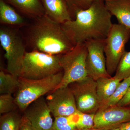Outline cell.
<instances>
[{
    "label": "cell",
    "mask_w": 130,
    "mask_h": 130,
    "mask_svg": "<svg viewBox=\"0 0 130 130\" xmlns=\"http://www.w3.org/2000/svg\"><path fill=\"white\" fill-rule=\"evenodd\" d=\"M103 1L94 2L88 9L77 13L75 19L61 26L73 44L106 38L113 24Z\"/></svg>",
    "instance_id": "obj_1"
},
{
    "label": "cell",
    "mask_w": 130,
    "mask_h": 130,
    "mask_svg": "<svg viewBox=\"0 0 130 130\" xmlns=\"http://www.w3.org/2000/svg\"><path fill=\"white\" fill-rule=\"evenodd\" d=\"M26 42L32 50L51 55L63 54L74 47L63 30L61 24L45 14L35 19L30 26Z\"/></svg>",
    "instance_id": "obj_2"
},
{
    "label": "cell",
    "mask_w": 130,
    "mask_h": 130,
    "mask_svg": "<svg viewBox=\"0 0 130 130\" xmlns=\"http://www.w3.org/2000/svg\"><path fill=\"white\" fill-rule=\"evenodd\" d=\"M63 71L43 79H29L19 77V86L14 94L18 108L24 112L31 103L55 89L60 83Z\"/></svg>",
    "instance_id": "obj_3"
},
{
    "label": "cell",
    "mask_w": 130,
    "mask_h": 130,
    "mask_svg": "<svg viewBox=\"0 0 130 130\" xmlns=\"http://www.w3.org/2000/svg\"><path fill=\"white\" fill-rule=\"evenodd\" d=\"M32 50L26 52L21 64L19 77L29 79H43L63 71L60 56Z\"/></svg>",
    "instance_id": "obj_4"
},
{
    "label": "cell",
    "mask_w": 130,
    "mask_h": 130,
    "mask_svg": "<svg viewBox=\"0 0 130 130\" xmlns=\"http://www.w3.org/2000/svg\"><path fill=\"white\" fill-rule=\"evenodd\" d=\"M87 54L86 45L83 43L76 44L71 50L61 55L60 61L63 76L56 88L68 86L72 83L88 77L86 67Z\"/></svg>",
    "instance_id": "obj_5"
},
{
    "label": "cell",
    "mask_w": 130,
    "mask_h": 130,
    "mask_svg": "<svg viewBox=\"0 0 130 130\" xmlns=\"http://www.w3.org/2000/svg\"><path fill=\"white\" fill-rule=\"evenodd\" d=\"M0 42L5 50L7 70L19 77L21 64L26 51L22 37L16 29L2 27L0 29Z\"/></svg>",
    "instance_id": "obj_6"
},
{
    "label": "cell",
    "mask_w": 130,
    "mask_h": 130,
    "mask_svg": "<svg viewBox=\"0 0 130 130\" xmlns=\"http://www.w3.org/2000/svg\"><path fill=\"white\" fill-rule=\"evenodd\" d=\"M130 38L129 29L119 24H113L106 39L104 48L107 71L111 76L116 72Z\"/></svg>",
    "instance_id": "obj_7"
},
{
    "label": "cell",
    "mask_w": 130,
    "mask_h": 130,
    "mask_svg": "<svg viewBox=\"0 0 130 130\" xmlns=\"http://www.w3.org/2000/svg\"><path fill=\"white\" fill-rule=\"evenodd\" d=\"M68 86L74 96L78 111L84 113H96L101 107L96 81L88 76Z\"/></svg>",
    "instance_id": "obj_8"
},
{
    "label": "cell",
    "mask_w": 130,
    "mask_h": 130,
    "mask_svg": "<svg viewBox=\"0 0 130 130\" xmlns=\"http://www.w3.org/2000/svg\"><path fill=\"white\" fill-rule=\"evenodd\" d=\"M88 54L86 67L88 76L96 81L102 77H112L107 71L104 48L106 39L91 40L85 43Z\"/></svg>",
    "instance_id": "obj_9"
},
{
    "label": "cell",
    "mask_w": 130,
    "mask_h": 130,
    "mask_svg": "<svg viewBox=\"0 0 130 130\" xmlns=\"http://www.w3.org/2000/svg\"><path fill=\"white\" fill-rule=\"evenodd\" d=\"M46 100L54 118L70 116L77 111L74 96L68 86L55 89L48 93Z\"/></svg>",
    "instance_id": "obj_10"
},
{
    "label": "cell",
    "mask_w": 130,
    "mask_h": 130,
    "mask_svg": "<svg viewBox=\"0 0 130 130\" xmlns=\"http://www.w3.org/2000/svg\"><path fill=\"white\" fill-rule=\"evenodd\" d=\"M130 121V107L116 106L101 108L95 115L93 128L109 130Z\"/></svg>",
    "instance_id": "obj_11"
},
{
    "label": "cell",
    "mask_w": 130,
    "mask_h": 130,
    "mask_svg": "<svg viewBox=\"0 0 130 130\" xmlns=\"http://www.w3.org/2000/svg\"><path fill=\"white\" fill-rule=\"evenodd\" d=\"M33 130H51L54 120L46 98L43 96L29 105L24 112Z\"/></svg>",
    "instance_id": "obj_12"
},
{
    "label": "cell",
    "mask_w": 130,
    "mask_h": 130,
    "mask_svg": "<svg viewBox=\"0 0 130 130\" xmlns=\"http://www.w3.org/2000/svg\"><path fill=\"white\" fill-rule=\"evenodd\" d=\"M46 15L58 23L63 24L73 20L65 0H41Z\"/></svg>",
    "instance_id": "obj_13"
},
{
    "label": "cell",
    "mask_w": 130,
    "mask_h": 130,
    "mask_svg": "<svg viewBox=\"0 0 130 130\" xmlns=\"http://www.w3.org/2000/svg\"><path fill=\"white\" fill-rule=\"evenodd\" d=\"M19 12L26 17L35 19L45 14L41 0H5Z\"/></svg>",
    "instance_id": "obj_14"
},
{
    "label": "cell",
    "mask_w": 130,
    "mask_h": 130,
    "mask_svg": "<svg viewBox=\"0 0 130 130\" xmlns=\"http://www.w3.org/2000/svg\"><path fill=\"white\" fill-rule=\"evenodd\" d=\"M105 5L118 24L130 29V0H110L105 1Z\"/></svg>",
    "instance_id": "obj_15"
},
{
    "label": "cell",
    "mask_w": 130,
    "mask_h": 130,
    "mask_svg": "<svg viewBox=\"0 0 130 130\" xmlns=\"http://www.w3.org/2000/svg\"><path fill=\"white\" fill-rule=\"evenodd\" d=\"M121 81L114 77H102L96 80L98 95L101 105L100 108L112 95Z\"/></svg>",
    "instance_id": "obj_16"
},
{
    "label": "cell",
    "mask_w": 130,
    "mask_h": 130,
    "mask_svg": "<svg viewBox=\"0 0 130 130\" xmlns=\"http://www.w3.org/2000/svg\"><path fill=\"white\" fill-rule=\"evenodd\" d=\"M0 23L2 24L16 27L25 25L26 22L13 7L5 0H0Z\"/></svg>",
    "instance_id": "obj_17"
},
{
    "label": "cell",
    "mask_w": 130,
    "mask_h": 130,
    "mask_svg": "<svg viewBox=\"0 0 130 130\" xmlns=\"http://www.w3.org/2000/svg\"><path fill=\"white\" fill-rule=\"evenodd\" d=\"M19 86V77L11 73H7L3 71L0 72V94L1 95L15 94Z\"/></svg>",
    "instance_id": "obj_18"
},
{
    "label": "cell",
    "mask_w": 130,
    "mask_h": 130,
    "mask_svg": "<svg viewBox=\"0 0 130 130\" xmlns=\"http://www.w3.org/2000/svg\"><path fill=\"white\" fill-rule=\"evenodd\" d=\"M23 116L15 110L1 115L0 130H20Z\"/></svg>",
    "instance_id": "obj_19"
},
{
    "label": "cell",
    "mask_w": 130,
    "mask_h": 130,
    "mask_svg": "<svg viewBox=\"0 0 130 130\" xmlns=\"http://www.w3.org/2000/svg\"><path fill=\"white\" fill-rule=\"evenodd\" d=\"M94 114L86 113L77 111L68 116L70 121L74 124L78 130L93 128Z\"/></svg>",
    "instance_id": "obj_20"
},
{
    "label": "cell",
    "mask_w": 130,
    "mask_h": 130,
    "mask_svg": "<svg viewBox=\"0 0 130 130\" xmlns=\"http://www.w3.org/2000/svg\"><path fill=\"white\" fill-rule=\"evenodd\" d=\"M130 86V76L123 79L117 87L113 94L104 106L100 108L116 106L124 96Z\"/></svg>",
    "instance_id": "obj_21"
},
{
    "label": "cell",
    "mask_w": 130,
    "mask_h": 130,
    "mask_svg": "<svg viewBox=\"0 0 130 130\" xmlns=\"http://www.w3.org/2000/svg\"><path fill=\"white\" fill-rule=\"evenodd\" d=\"M130 76V51H125L118 66L114 77L122 81Z\"/></svg>",
    "instance_id": "obj_22"
},
{
    "label": "cell",
    "mask_w": 130,
    "mask_h": 130,
    "mask_svg": "<svg viewBox=\"0 0 130 130\" xmlns=\"http://www.w3.org/2000/svg\"><path fill=\"white\" fill-rule=\"evenodd\" d=\"M66 2L70 12L71 14L73 20L75 18L76 14L77 12L81 10L88 9L92 3L96 1L100 0H65ZM104 1L110 0H101Z\"/></svg>",
    "instance_id": "obj_23"
},
{
    "label": "cell",
    "mask_w": 130,
    "mask_h": 130,
    "mask_svg": "<svg viewBox=\"0 0 130 130\" xmlns=\"http://www.w3.org/2000/svg\"><path fill=\"white\" fill-rule=\"evenodd\" d=\"M18 108L15 98L11 94H5L0 96V113H8L17 110Z\"/></svg>",
    "instance_id": "obj_24"
},
{
    "label": "cell",
    "mask_w": 130,
    "mask_h": 130,
    "mask_svg": "<svg viewBox=\"0 0 130 130\" xmlns=\"http://www.w3.org/2000/svg\"><path fill=\"white\" fill-rule=\"evenodd\" d=\"M51 130H78L76 126L70 121L68 116L54 117Z\"/></svg>",
    "instance_id": "obj_25"
},
{
    "label": "cell",
    "mask_w": 130,
    "mask_h": 130,
    "mask_svg": "<svg viewBox=\"0 0 130 130\" xmlns=\"http://www.w3.org/2000/svg\"><path fill=\"white\" fill-rule=\"evenodd\" d=\"M117 105L120 107H130V86L125 95Z\"/></svg>",
    "instance_id": "obj_26"
},
{
    "label": "cell",
    "mask_w": 130,
    "mask_h": 130,
    "mask_svg": "<svg viewBox=\"0 0 130 130\" xmlns=\"http://www.w3.org/2000/svg\"><path fill=\"white\" fill-rule=\"evenodd\" d=\"M20 130H33L30 122L24 115L23 116L22 123Z\"/></svg>",
    "instance_id": "obj_27"
},
{
    "label": "cell",
    "mask_w": 130,
    "mask_h": 130,
    "mask_svg": "<svg viewBox=\"0 0 130 130\" xmlns=\"http://www.w3.org/2000/svg\"><path fill=\"white\" fill-rule=\"evenodd\" d=\"M121 130H130V121L123 123L120 126Z\"/></svg>",
    "instance_id": "obj_28"
},
{
    "label": "cell",
    "mask_w": 130,
    "mask_h": 130,
    "mask_svg": "<svg viewBox=\"0 0 130 130\" xmlns=\"http://www.w3.org/2000/svg\"><path fill=\"white\" fill-rule=\"evenodd\" d=\"M81 130H107L105 129H95V128H91V129H84Z\"/></svg>",
    "instance_id": "obj_29"
},
{
    "label": "cell",
    "mask_w": 130,
    "mask_h": 130,
    "mask_svg": "<svg viewBox=\"0 0 130 130\" xmlns=\"http://www.w3.org/2000/svg\"><path fill=\"white\" fill-rule=\"evenodd\" d=\"M109 130H120V126L119 127H116V128H113Z\"/></svg>",
    "instance_id": "obj_30"
}]
</instances>
